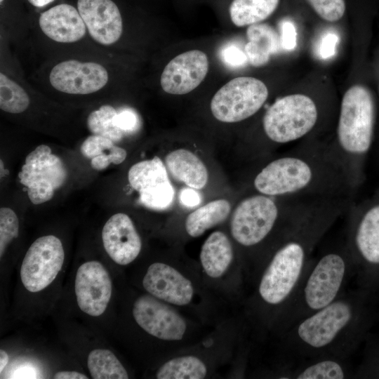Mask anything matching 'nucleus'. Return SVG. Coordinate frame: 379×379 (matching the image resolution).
Instances as JSON below:
<instances>
[{"instance_id": "nucleus-1", "label": "nucleus", "mask_w": 379, "mask_h": 379, "mask_svg": "<svg viewBox=\"0 0 379 379\" xmlns=\"http://www.w3.org/2000/svg\"><path fill=\"white\" fill-rule=\"evenodd\" d=\"M378 295L361 288L346 291L282 333L290 357L350 359L378 321Z\"/></svg>"}, {"instance_id": "nucleus-2", "label": "nucleus", "mask_w": 379, "mask_h": 379, "mask_svg": "<svg viewBox=\"0 0 379 379\" xmlns=\"http://www.w3.org/2000/svg\"><path fill=\"white\" fill-rule=\"evenodd\" d=\"M352 201L350 197L317 200L275 244L257 295L267 310L275 312L276 320L295 293L314 248Z\"/></svg>"}, {"instance_id": "nucleus-3", "label": "nucleus", "mask_w": 379, "mask_h": 379, "mask_svg": "<svg viewBox=\"0 0 379 379\" xmlns=\"http://www.w3.org/2000/svg\"><path fill=\"white\" fill-rule=\"evenodd\" d=\"M253 187L257 193L302 199L355 194L328 142L314 139L268 161L254 176Z\"/></svg>"}, {"instance_id": "nucleus-4", "label": "nucleus", "mask_w": 379, "mask_h": 379, "mask_svg": "<svg viewBox=\"0 0 379 379\" xmlns=\"http://www.w3.org/2000/svg\"><path fill=\"white\" fill-rule=\"evenodd\" d=\"M376 105L371 91L354 85L344 93L331 152L355 194L366 179V164L373 146Z\"/></svg>"}, {"instance_id": "nucleus-5", "label": "nucleus", "mask_w": 379, "mask_h": 379, "mask_svg": "<svg viewBox=\"0 0 379 379\" xmlns=\"http://www.w3.org/2000/svg\"><path fill=\"white\" fill-rule=\"evenodd\" d=\"M354 277L353 262L345 244L312 258L295 293L277 319L282 333L300 319L326 307L346 291Z\"/></svg>"}, {"instance_id": "nucleus-6", "label": "nucleus", "mask_w": 379, "mask_h": 379, "mask_svg": "<svg viewBox=\"0 0 379 379\" xmlns=\"http://www.w3.org/2000/svg\"><path fill=\"white\" fill-rule=\"evenodd\" d=\"M317 200L260 193L248 196L238 204L232 213V236L248 248L260 246L274 235L278 241Z\"/></svg>"}, {"instance_id": "nucleus-7", "label": "nucleus", "mask_w": 379, "mask_h": 379, "mask_svg": "<svg viewBox=\"0 0 379 379\" xmlns=\"http://www.w3.org/2000/svg\"><path fill=\"white\" fill-rule=\"evenodd\" d=\"M345 245L354 265L357 287L379 296V187L347 211Z\"/></svg>"}, {"instance_id": "nucleus-8", "label": "nucleus", "mask_w": 379, "mask_h": 379, "mask_svg": "<svg viewBox=\"0 0 379 379\" xmlns=\"http://www.w3.org/2000/svg\"><path fill=\"white\" fill-rule=\"evenodd\" d=\"M317 102L302 93H293L277 99L265 112L262 127L268 141L284 145L309 139L320 121ZM308 140V139H307Z\"/></svg>"}, {"instance_id": "nucleus-9", "label": "nucleus", "mask_w": 379, "mask_h": 379, "mask_svg": "<svg viewBox=\"0 0 379 379\" xmlns=\"http://www.w3.org/2000/svg\"><path fill=\"white\" fill-rule=\"evenodd\" d=\"M268 96V88L262 81L252 77H236L215 93L211 111L221 122H239L256 114Z\"/></svg>"}, {"instance_id": "nucleus-10", "label": "nucleus", "mask_w": 379, "mask_h": 379, "mask_svg": "<svg viewBox=\"0 0 379 379\" xmlns=\"http://www.w3.org/2000/svg\"><path fill=\"white\" fill-rule=\"evenodd\" d=\"M67 176L61 159L51 147L40 145L27 154L18 173L20 183L27 188L30 201L39 205L50 201Z\"/></svg>"}, {"instance_id": "nucleus-11", "label": "nucleus", "mask_w": 379, "mask_h": 379, "mask_svg": "<svg viewBox=\"0 0 379 379\" xmlns=\"http://www.w3.org/2000/svg\"><path fill=\"white\" fill-rule=\"evenodd\" d=\"M65 260L61 241L54 235L36 239L28 248L20 267V279L29 292L41 291L56 278Z\"/></svg>"}, {"instance_id": "nucleus-12", "label": "nucleus", "mask_w": 379, "mask_h": 379, "mask_svg": "<svg viewBox=\"0 0 379 379\" xmlns=\"http://www.w3.org/2000/svg\"><path fill=\"white\" fill-rule=\"evenodd\" d=\"M49 85L56 91L74 95L98 93L110 82V71L94 60L68 59L53 65L48 74Z\"/></svg>"}, {"instance_id": "nucleus-13", "label": "nucleus", "mask_w": 379, "mask_h": 379, "mask_svg": "<svg viewBox=\"0 0 379 379\" xmlns=\"http://www.w3.org/2000/svg\"><path fill=\"white\" fill-rule=\"evenodd\" d=\"M131 187L139 194L140 202L153 210H164L173 201L175 190L166 165L157 156L133 164L128 172Z\"/></svg>"}, {"instance_id": "nucleus-14", "label": "nucleus", "mask_w": 379, "mask_h": 379, "mask_svg": "<svg viewBox=\"0 0 379 379\" xmlns=\"http://www.w3.org/2000/svg\"><path fill=\"white\" fill-rule=\"evenodd\" d=\"M166 302L143 295L133 303L132 313L138 325L149 335L163 340L178 341L187 330L185 319Z\"/></svg>"}, {"instance_id": "nucleus-15", "label": "nucleus", "mask_w": 379, "mask_h": 379, "mask_svg": "<svg viewBox=\"0 0 379 379\" xmlns=\"http://www.w3.org/2000/svg\"><path fill=\"white\" fill-rule=\"evenodd\" d=\"M76 299L80 310L92 317H98L109 302L112 284L108 271L96 260L81 264L74 281Z\"/></svg>"}, {"instance_id": "nucleus-16", "label": "nucleus", "mask_w": 379, "mask_h": 379, "mask_svg": "<svg viewBox=\"0 0 379 379\" xmlns=\"http://www.w3.org/2000/svg\"><path fill=\"white\" fill-rule=\"evenodd\" d=\"M75 5L94 41L104 46L119 41L124 31V16L116 0H76Z\"/></svg>"}, {"instance_id": "nucleus-17", "label": "nucleus", "mask_w": 379, "mask_h": 379, "mask_svg": "<svg viewBox=\"0 0 379 379\" xmlns=\"http://www.w3.org/2000/svg\"><path fill=\"white\" fill-rule=\"evenodd\" d=\"M209 61L200 50L182 53L165 66L160 77L163 91L172 95H184L198 87L207 75Z\"/></svg>"}, {"instance_id": "nucleus-18", "label": "nucleus", "mask_w": 379, "mask_h": 379, "mask_svg": "<svg viewBox=\"0 0 379 379\" xmlns=\"http://www.w3.org/2000/svg\"><path fill=\"white\" fill-rule=\"evenodd\" d=\"M142 286L152 296L178 306L189 304L194 295L190 280L175 268L163 262H154L149 266Z\"/></svg>"}, {"instance_id": "nucleus-19", "label": "nucleus", "mask_w": 379, "mask_h": 379, "mask_svg": "<svg viewBox=\"0 0 379 379\" xmlns=\"http://www.w3.org/2000/svg\"><path fill=\"white\" fill-rule=\"evenodd\" d=\"M102 240L107 255L121 265L135 260L142 248L140 237L132 220L123 213L107 220L102 230Z\"/></svg>"}, {"instance_id": "nucleus-20", "label": "nucleus", "mask_w": 379, "mask_h": 379, "mask_svg": "<svg viewBox=\"0 0 379 379\" xmlns=\"http://www.w3.org/2000/svg\"><path fill=\"white\" fill-rule=\"evenodd\" d=\"M37 22L46 37L60 44L78 42L88 34L76 5L67 2L56 4L41 12Z\"/></svg>"}, {"instance_id": "nucleus-21", "label": "nucleus", "mask_w": 379, "mask_h": 379, "mask_svg": "<svg viewBox=\"0 0 379 379\" xmlns=\"http://www.w3.org/2000/svg\"><path fill=\"white\" fill-rule=\"evenodd\" d=\"M349 358L321 357L296 360L284 368L279 378L343 379L352 378L354 371Z\"/></svg>"}, {"instance_id": "nucleus-22", "label": "nucleus", "mask_w": 379, "mask_h": 379, "mask_svg": "<svg viewBox=\"0 0 379 379\" xmlns=\"http://www.w3.org/2000/svg\"><path fill=\"white\" fill-rule=\"evenodd\" d=\"M168 173L176 180L194 190H201L207 184L208 171L203 161L186 149H178L165 157Z\"/></svg>"}, {"instance_id": "nucleus-23", "label": "nucleus", "mask_w": 379, "mask_h": 379, "mask_svg": "<svg viewBox=\"0 0 379 379\" xmlns=\"http://www.w3.org/2000/svg\"><path fill=\"white\" fill-rule=\"evenodd\" d=\"M233 258L232 245L222 232H213L201 246V264L206 274L211 278L221 277L228 270Z\"/></svg>"}, {"instance_id": "nucleus-24", "label": "nucleus", "mask_w": 379, "mask_h": 379, "mask_svg": "<svg viewBox=\"0 0 379 379\" xmlns=\"http://www.w3.org/2000/svg\"><path fill=\"white\" fill-rule=\"evenodd\" d=\"M246 36L248 41L245 45V53L248 61L253 67L265 65L280 46L279 36L267 23L260 22L248 26Z\"/></svg>"}, {"instance_id": "nucleus-25", "label": "nucleus", "mask_w": 379, "mask_h": 379, "mask_svg": "<svg viewBox=\"0 0 379 379\" xmlns=\"http://www.w3.org/2000/svg\"><path fill=\"white\" fill-rule=\"evenodd\" d=\"M280 0H229L227 13L238 27L262 22L277 10Z\"/></svg>"}, {"instance_id": "nucleus-26", "label": "nucleus", "mask_w": 379, "mask_h": 379, "mask_svg": "<svg viewBox=\"0 0 379 379\" xmlns=\"http://www.w3.org/2000/svg\"><path fill=\"white\" fill-rule=\"evenodd\" d=\"M230 211V204L226 199L210 201L187 215L185 224L186 232L192 237H198L224 222Z\"/></svg>"}, {"instance_id": "nucleus-27", "label": "nucleus", "mask_w": 379, "mask_h": 379, "mask_svg": "<svg viewBox=\"0 0 379 379\" xmlns=\"http://www.w3.org/2000/svg\"><path fill=\"white\" fill-rule=\"evenodd\" d=\"M207 373L204 362L193 355H185L171 359L157 371L158 379H202Z\"/></svg>"}, {"instance_id": "nucleus-28", "label": "nucleus", "mask_w": 379, "mask_h": 379, "mask_svg": "<svg viewBox=\"0 0 379 379\" xmlns=\"http://www.w3.org/2000/svg\"><path fill=\"white\" fill-rule=\"evenodd\" d=\"M87 366L93 379H127L128 375L113 352L106 349L93 350L88 356Z\"/></svg>"}, {"instance_id": "nucleus-29", "label": "nucleus", "mask_w": 379, "mask_h": 379, "mask_svg": "<svg viewBox=\"0 0 379 379\" xmlns=\"http://www.w3.org/2000/svg\"><path fill=\"white\" fill-rule=\"evenodd\" d=\"M118 112L110 105H103L92 111L86 119V126L91 135H100L114 142H120L125 132L115 124Z\"/></svg>"}, {"instance_id": "nucleus-30", "label": "nucleus", "mask_w": 379, "mask_h": 379, "mask_svg": "<svg viewBox=\"0 0 379 379\" xmlns=\"http://www.w3.org/2000/svg\"><path fill=\"white\" fill-rule=\"evenodd\" d=\"M30 105L25 89L3 72H0V109L9 114H20Z\"/></svg>"}, {"instance_id": "nucleus-31", "label": "nucleus", "mask_w": 379, "mask_h": 379, "mask_svg": "<svg viewBox=\"0 0 379 379\" xmlns=\"http://www.w3.org/2000/svg\"><path fill=\"white\" fill-rule=\"evenodd\" d=\"M363 358L354 368L353 378H379V335L366 338Z\"/></svg>"}, {"instance_id": "nucleus-32", "label": "nucleus", "mask_w": 379, "mask_h": 379, "mask_svg": "<svg viewBox=\"0 0 379 379\" xmlns=\"http://www.w3.org/2000/svg\"><path fill=\"white\" fill-rule=\"evenodd\" d=\"M19 220L15 213L10 208L0 209V257L2 258L8 244L19 234Z\"/></svg>"}, {"instance_id": "nucleus-33", "label": "nucleus", "mask_w": 379, "mask_h": 379, "mask_svg": "<svg viewBox=\"0 0 379 379\" xmlns=\"http://www.w3.org/2000/svg\"><path fill=\"white\" fill-rule=\"evenodd\" d=\"M323 20L336 22L345 12V0H306Z\"/></svg>"}, {"instance_id": "nucleus-34", "label": "nucleus", "mask_w": 379, "mask_h": 379, "mask_svg": "<svg viewBox=\"0 0 379 379\" xmlns=\"http://www.w3.org/2000/svg\"><path fill=\"white\" fill-rule=\"evenodd\" d=\"M114 145L115 142L109 138L91 135L82 142L80 151L84 157L91 159L100 154H109Z\"/></svg>"}, {"instance_id": "nucleus-35", "label": "nucleus", "mask_w": 379, "mask_h": 379, "mask_svg": "<svg viewBox=\"0 0 379 379\" xmlns=\"http://www.w3.org/2000/svg\"><path fill=\"white\" fill-rule=\"evenodd\" d=\"M280 44L286 51H293L297 46V31L290 20H283L280 25Z\"/></svg>"}, {"instance_id": "nucleus-36", "label": "nucleus", "mask_w": 379, "mask_h": 379, "mask_svg": "<svg viewBox=\"0 0 379 379\" xmlns=\"http://www.w3.org/2000/svg\"><path fill=\"white\" fill-rule=\"evenodd\" d=\"M339 42L338 36L333 32L326 34L321 39L319 46V53L321 58L328 59L333 57L336 52Z\"/></svg>"}, {"instance_id": "nucleus-37", "label": "nucleus", "mask_w": 379, "mask_h": 379, "mask_svg": "<svg viewBox=\"0 0 379 379\" xmlns=\"http://www.w3.org/2000/svg\"><path fill=\"white\" fill-rule=\"evenodd\" d=\"M115 124L125 133L132 131L138 124V117L133 110L125 109L117 113Z\"/></svg>"}, {"instance_id": "nucleus-38", "label": "nucleus", "mask_w": 379, "mask_h": 379, "mask_svg": "<svg viewBox=\"0 0 379 379\" xmlns=\"http://www.w3.org/2000/svg\"><path fill=\"white\" fill-rule=\"evenodd\" d=\"M223 60L232 67L244 65L248 61L247 56L241 49L236 46H230L223 51Z\"/></svg>"}, {"instance_id": "nucleus-39", "label": "nucleus", "mask_w": 379, "mask_h": 379, "mask_svg": "<svg viewBox=\"0 0 379 379\" xmlns=\"http://www.w3.org/2000/svg\"><path fill=\"white\" fill-rule=\"evenodd\" d=\"M180 202L187 206L194 207L198 206L201 202L199 193L193 188H185L180 193Z\"/></svg>"}, {"instance_id": "nucleus-40", "label": "nucleus", "mask_w": 379, "mask_h": 379, "mask_svg": "<svg viewBox=\"0 0 379 379\" xmlns=\"http://www.w3.org/2000/svg\"><path fill=\"white\" fill-rule=\"evenodd\" d=\"M112 164L109 154H103L91 159V167L95 171L106 169Z\"/></svg>"}, {"instance_id": "nucleus-41", "label": "nucleus", "mask_w": 379, "mask_h": 379, "mask_svg": "<svg viewBox=\"0 0 379 379\" xmlns=\"http://www.w3.org/2000/svg\"><path fill=\"white\" fill-rule=\"evenodd\" d=\"M55 379H88V377L75 371H62L54 374Z\"/></svg>"}, {"instance_id": "nucleus-42", "label": "nucleus", "mask_w": 379, "mask_h": 379, "mask_svg": "<svg viewBox=\"0 0 379 379\" xmlns=\"http://www.w3.org/2000/svg\"><path fill=\"white\" fill-rule=\"evenodd\" d=\"M32 6L36 8H42L52 3L55 0H26Z\"/></svg>"}, {"instance_id": "nucleus-43", "label": "nucleus", "mask_w": 379, "mask_h": 379, "mask_svg": "<svg viewBox=\"0 0 379 379\" xmlns=\"http://www.w3.org/2000/svg\"><path fill=\"white\" fill-rule=\"evenodd\" d=\"M8 355L7 352L1 349L0 350V373L1 374L2 371L6 366L8 362Z\"/></svg>"}, {"instance_id": "nucleus-44", "label": "nucleus", "mask_w": 379, "mask_h": 379, "mask_svg": "<svg viewBox=\"0 0 379 379\" xmlns=\"http://www.w3.org/2000/svg\"><path fill=\"white\" fill-rule=\"evenodd\" d=\"M378 321H379V315H378Z\"/></svg>"}]
</instances>
